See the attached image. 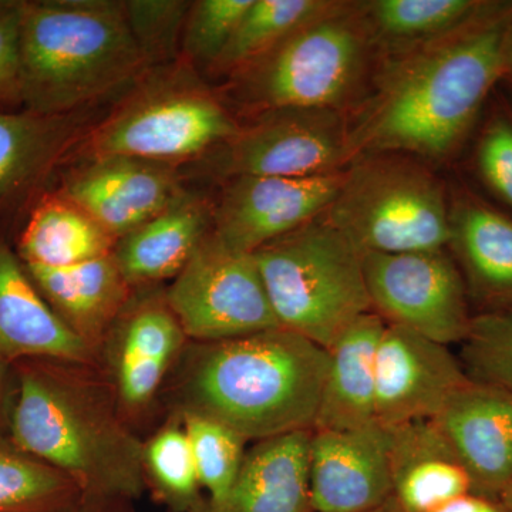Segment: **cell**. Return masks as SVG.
I'll use <instances>...</instances> for the list:
<instances>
[{"label": "cell", "instance_id": "1", "mask_svg": "<svg viewBox=\"0 0 512 512\" xmlns=\"http://www.w3.org/2000/svg\"><path fill=\"white\" fill-rule=\"evenodd\" d=\"M511 23L512 0H490L450 35L380 55L369 93L349 116L355 157L396 151L429 164L456 157L504 80Z\"/></svg>", "mask_w": 512, "mask_h": 512}, {"label": "cell", "instance_id": "2", "mask_svg": "<svg viewBox=\"0 0 512 512\" xmlns=\"http://www.w3.org/2000/svg\"><path fill=\"white\" fill-rule=\"evenodd\" d=\"M23 362L10 409V440L62 471L89 500L136 498L146 485L144 444L113 392L67 363Z\"/></svg>", "mask_w": 512, "mask_h": 512}, {"label": "cell", "instance_id": "3", "mask_svg": "<svg viewBox=\"0 0 512 512\" xmlns=\"http://www.w3.org/2000/svg\"><path fill=\"white\" fill-rule=\"evenodd\" d=\"M328 350L285 328L197 343L178 380L181 412L259 441L312 430Z\"/></svg>", "mask_w": 512, "mask_h": 512}, {"label": "cell", "instance_id": "4", "mask_svg": "<svg viewBox=\"0 0 512 512\" xmlns=\"http://www.w3.org/2000/svg\"><path fill=\"white\" fill-rule=\"evenodd\" d=\"M123 0L23 2L22 106L42 116L82 113L150 72Z\"/></svg>", "mask_w": 512, "mask_h": 512}, {"label": "cell", "instance_id": "5", "mask_svg": "<svg viewBox=\"0 0 512 512\" xmlns=\"http://www.w3.org/2000/svg\"><path fill=\"white\" fill-rule=\"evenodd\" d=\"M380 50L359 2L332 6L286 36L218 90L239 121L288 107L350 116L365 100Z\"/></svg>", "mask_w": 512, "mask_h": 512}, {"label": "cell", "instance_id": "6", "mask_svg": "<svg viewBox=\"0 0 512 512\" xmlns=\"http://www.w3.org/2000/svg\"><path fill=\"white\" fill-rule=\"evenodd\" d=\"M239 128L218 90L180 60L151 69L84 133L72 154L77 161L119 156L178 167L202 160Z\"/></svg>", "mask_w": 512, "mask_h": 512}, {"label": "cell", "instance_id": "7", "mask_svg": "<svg viewBox=\"0 0 512 512\" xmlns=\"http://www.w3.org/2000/svg\"><path fill=\"white\" fill-rule=\"evenodd\" d=\"M279 326L328 350L372 311L363 254L325 214L254 252Z\"/></svg>", "mask_w": 512, "mask_h": 512}, {"label": "cell", "instance_id": "8", "mask_svg": "<svg viewBox=\"0 0 512 512\" xmlns=\"http://www.w3.org/2000/svg\"><path fill=\"white\" fill-rule=\"evenodd\" d=\"M325 217L362 254L440 251L450 241L446 183L426 161L396 151L357 154Z\"/></svg>", "mask_w": 512, "mask_h": 512}, {"label": "cell", "instance_id": "9", "mask_svg": "<svg viewBox=\"0 0 512 512\" xmlns=\"http://www.w3.org/2000/svg\"><path fill=\"white\" fill-rule=\"evenodd\" d=\"M355 158L349 117L320 107H288L242 121L234 137L197 161L222 183L235 177L339 173Z\"/></svg>", "mask_w": 512, "mask_h": 512}, {"label": "cell", "instance_id": "10", "mask_svg": "<svg viewBox=\"0 0 512 512\" xmlns=\"http://www.w3.org/2000/svg\"><path fill=\"white\" fill-rule=\"evenodd\" d=\"M185 336L197 343L279 328L254 254L207 235L165 291Z\"/></svg>", "mask_w": 512, "mask_h": 512}, {"label": "cell", "instance_id": "11", "mask_svg": "<svg viewBox=\"0 0 512 512\" xmlns=\"http://www.w3.org/2000/svg\"><path fill=\"white\" fill-rule=\"evenodd\" d=\"M372 311L441 345H461L474 313L453 256L440 251L363 254Z\"/></svg>", "mask_w": 512, "mask_h": 512}, {"label": "cell", "instance_id": "12", "mask_svg": "<svg viewBox=\"0 0 512 512\" xmlns=\"http://www.w3.org/2000/svg\"><path fill=\"white\" fill-rule=\"evenodd\" d=\"M343 171L313 177H235L214 202L212 234L225 247L254 254L268 242L325 214Z\"/></svg>", "mask_w": 512, "mask_h": 512}, {"label": "cell", "instance_id": "13", "mask_svg": "<svg viewBox=\"0 0 512 512\" xmlns=\"http://www.w3.org/2000/svg\"><path fill=\"white\" fill-rule=\"evenodd\" d=\"M468 379L450 346L386 323L376 352L377 426L434 419Z\"/></svg>", "mask_w": 512, "mask_h": 512}, {"label": "cell", "instance_id": "14", "mask_svg": "<svg viewBox=\"0 0 512 512\" xmlns=\"http://www.w3.org/2000/svg\"><path fill=\"white\" fill-rule=\"evenodd\" d=\"M187 339L163 289L138 286L103 345L109 348L111 392L127 412L146 409Z\"/></svg>", "mask_w": 512, "mask_h": 512}, {"label": "cell", "instance_id": "15", "mask_svg": "<svg viewBox=\"0 0 512 512\" xmlns=\"http://www.w3.org/2000/svg\"><path fill=\"white\" fill-rule=\"evenodd\" d=\"M183 190L177 165L119 156L79 161L63 175L59 188L117 241Z\"/></svg>", "mask_w": 512, "mask_h": 512}, {"label": "cell", "instance_id": "16", "mask_svg": "<svg viewBox=\"0 0 512 512\" xmlns=\"http://www.w3.org/2000/svg\"><path fill=\"white\" fill-rule=\"evenodd\" d=\"M312 512H367L393 497L382 427L313 429L309 444Z\"/></svg>", "mask_w": 512, "mask_h": 512}, {"label": "cell", "instance_id": "17", "mask_svg": "<svg viewBox=\"0 0 512 512\" xmlns=\"http://www.w3.org/2000/svg\"><path fill=\"white\" fill-rule=\"evenodd\" d=\"M453 256L477 313L512 309V217L466 184L451 185ZM476 315V313H474Z\"/></svg>", "mask_w": 512, "mask_h": 512}, {"label": "cell", "instance_id": "18", "mask_svg": "<svg viewBox=\"0 0 512 512\" xmlns=\"http://www.w3.org/2000/svg\"><path fill=\"white\" fill-rule=\"evenodd\" d=\"M433 420L466 468L474 494L500 500L512 478V393L468 379Z\"/></svg>", "mask_w": 512, "mask_h": 512}, {"label": "cell", "instance_id": "19", "mask_svg": "<svg viewBox=\"0 0 512 512\" xmlns=\"http://www.w3.org/2000/svg\"><path fill=\"white\" fill-rule=\"evenodd\" d=\"M0 359L90 366L96 352L67 328L30 278L19 255L0 238Z\"/></svg>", "mask_w": 512, "mask_h": 512}, {"label": "cell", "instance_id": "20", "mask_svg": "<svg viewBox=\"0 0 512 512\" xmlns=\"http://www.w3.org/2000/svg\"><path fill=\"white\" fill-rule=\"evenodd\" d=\"M312 430L255 441L231 490L218 503L201 500L183 512H312Z\"/></svg>", "mask_w": 512, "mask_h": 512}, {"label": "cell", "instance_id": "21", "mask_svg": "<svg viewBox=\"0 0 512 512\" xmlns=\"http://www.w3.org/2000/svg\"><path fill=\"white\" fill-rule=\"evenodd\" d=\"M383 430L393 498L404 512H433L474 493L466 468L436 421H410Z\"/></svg>", "mask_w": 512, "mask_h": 512}, {"label": "cell", "instance_id": "22", "mask_svg": "<svg viewBox=\"0 0 512 512\" xmlns=\"http://www.w3.org/2000/svg\"><path fill=\"white\" fill-rule=\"evenodd\" d=\"M25 266L50 308L97 352L134 291L114 255L63 268Z\"/></svg>", "mask_w": 512, "mask_h": 512}, {"label": "cell", "instance_id": "23", "mask_svg": "<svg viewBox=\"0 0 512 512\" xmlns=\"http://www.w3.org/2000/svg\"><path fill=\"white\" fill-rule=\"evenodd\" d=\"M214 202L184 190L168 207L117 241L114 258L134 288L174 279L212 231Z\"/></svg>", "mask_w": 512, "mask_h": 512}, {"label": "cell", "instance_id": "24", "mask_svg": "<svg viewBox=\"0 0 512 512\" xmlns=\"http://www.w3.org/2000/svg\"><path fill=\"white\" fill-rule=\"evenodd\" d=\"M80 113L0 110V214L28 200L84 136Z\"/></svg>", "mask_w": 512, "mask_h": 512}, {"label": "cell", "instance_id": "25", "mask_svg": "<svg viewBox=\"0 0 512 512\" xmlns=\"http://www.w3.org/2000/svg\"><path fill=\"white\" fill-rule=\"evenodd\" d=\"M384 326L377 313H366L330 346L313 429L356 430L376 424V352Z\"/></svg>", "mask_w": 512, "mask_h": 512}, {"label": "cell", "instance_id": "26", "mask_svg": "<svg viewBox=\"0 0 512 512\" xmlns=\"http://www.w3.org/2000/svg\"><path fill=\"white\" fill-rule=\"evenodd\" d=\"M117 239L62 192L43 195L18 242L23 264L63 268L113 254Z\"/></svg>", "mask_w": 512, "mask_h": 512}, {"label": "cell", "instance_id": "27", "mask_svg": "<svg viewBox=\"0 0 512 512\" xmlns=\"http://www.w3.org/2000/svg\"><path fill=\"white\" fill-rule=\"evenodd\" d=\"M490 0H366L359 2L380 55L424 45L463 28Z\"/></svg>", "mask_w": 512, "mask_h": 512}, {"label": "cell", "instance_id": "28", "mask_svg": "<svg viewBox=\"0 0 512 512\" xmlns=\"http://www.w3.org/2000/svg\"><path fill=\"white\" fill-rule=\"evenodd\" d=\"M333 0H252L224 52L207 72L222 82L332 6Z\"/></svg>", "mask_w": 512, "mask_h": 512}, {"label": "cell", "instance_id": "29", "mask_svg": "<svg viewBox=\"0 0 512 512\" xmlns=\"http://www.w3.org/2000/svg\"><path fill=\"white\" fill-rule=\"evenodd\" d=\"M89 501L62 471L0 439V512H72Z\"/></svg>", "mask_w": 512, "mask_h": 512}, {"label": "cell", "instance_id": "30", "mask_svg": "<svg viewBox=\"0 0 512 512\" xmlns=\"http://www.w3.org/2000/svg\"><path fill=\"white\" fill-rule=\"evenodd\" d=\"M202 488L211 503L221 501L237 480L247 454L248 440L237 431L200 414L181 412Z\"/></svg>", "mask_w": 512, "mask_h": 512}, {"label": "cell", "instance_id": "31", "mask_svg": "<svg viewBox=\"0 0 512 512\" xmlns=\"http://www.w3.org/2000/svg\"><path fill=\"white\" fill-rule=\"evenodd\" d=\"M144 471L177 512L200 503V478L183 423L168 424L144 444Z\"/></svg>", "mask_w": 512, "mask_h": 512}, {"label": "cell", "instance_id": "32", "mask_svg": "<svg viewBox=\"0 0 512 512\" xmlns=\"http://www.w3.org/2000/svg\"><path fill=\"white\" fill-rule=\"evenodd\" d=\"M252 0H195L181 37V62L207 74L224 52Z\"/></svg>", "mask_w": 512, "mask_h": 512}, {"label": "cell", "instance_id": "33", "mask_svg": "<svg viewBox=\"0 0 512 512\" xmlns=\"http://www.w3.org/2000/svg\"><path fill=\"white\" fill-rule=\"evenodd\" d=\"M460 346L461 365L470 379L512 393V309L476 313Z\"/></svg>", "mask_w": 512, "mask_h": 512}, {"label": "cell", "instance_id": "34", "mask_svg": "<svg viewBox=\"0 0 512 512\" xmlns=\"http://www.w3.org/2000/svg\"><path fill=\"white\" fill-rule=\"evenodd\" d=\"M190 0H124L128 26L150 69L180 62Z\"/></svg>", "mask_w": 512, "mask_h": 512}, {"label": "cell", "instance_id": "35", "mask_svg": "<svg viewBox=\"0 0 512 512\" xmlns=\"http://www.w3.org/2000/svg\"><path fill=\"white\" fill-rule=\"evenodd\" d=\"M488 104L473 148V168L480 183L512 211V104Z\"/></svg>", "mask_w": 512, "mask_h": 512}, {"label": "cell", "instance_id": "36", "mask_svg": "<svg viewBox=\"0 0 512 512\" xmlns=\"http://www.w3.org/2000/svg\"><path fill=\"white\" fill-rule=\"evenodd\" d=\"M23 2H0V109L22 106Z\"/></svg>", "mask_w": 512, "mask_h": 512}, {"label": "cell", "instance_id": "37", "mask_svg": "<svg viewBox=\"0 0 512 512\" xmlns=\"http://www.w3.org/2000/svg\"><path fill=\"white\" fill-rule=\"evenodd\" d=\"M433 512H512L507 505L495 498L483 497L478 494H467L451 501Z\"/></svg>", "mask_w": 512, "mask_h": 512}, {"label": "cell", "instance_id": "38", "mask_svg": "<svg viewBox=\"0 0 512 512\" xmlns=\"http://www.w3.org/2000/svg\"><path fill=\"white\" fill-rule=\"evenodd\" d=\"M9 363L0 359V423L5 413L6 393H8V370Z\"/></svg>", "mask_w": 512, "mask_h": 512}, {"label": "cell", "instance_id": "39", "mask_svg": "<svg viewBox=\"0 0 512 512\" xmlns=\"http://www.w3.org/2000/svg\"><path fill=\"white\" fill-rule=\"evenodd\" d=\"M503 82L512 83V23L505 43V76Z\"/></svg>", "mask_w": 512, "mask_h": 512}, {"label": "cell", "instance_id": "40", "mask_svg": "<svg viewBox=\"0 0 512 512\" xmlns=\"http://www.w3.org/2000/svg\"><path fill=\"white\" fill-rule=\"evenodd\" d=\"M113 503L114 501H89V503L80 507L79 510L72 512H113L110 507Z\"/></svg>", "mask_w": 512, "mask_h": 512}, {"label": "cell", "instance_id": "41", "mask_svg": "<svg viewBox=\"0 0 512 512\" xmlns=\"http://www.w3.org/2000/svg\"><path fill=\"white\" fill-rule=\"evenodd\" d=\"M367 512H404L402 508H400V505L394 501V498H390L387 503H384L383 505H380V507L375 508V510H370Z\"/></svg>", "mask_w": 512, "mask_h": 512}, {"label": "cell", "instance_id": "42", "mask_svg": "<svg viewBox=\"0 0 512 512\" xmlns=\"http://www.w3.org/2000/svg\"><path fill=\"white\" fill-rule=\"evenodd\" d=\"M500 501L504 505H507V507L512 511V478L510 483L507 484V487L504 488L503 493H501Z\"/></svg>", "mask_w": 512, "mask_h": 512}, {"label": "cell", "instance_id": "43", "mask_svg": "<svg viewBox=\"0 0 512 512\" xmlns=\"http://www.w3.org/2000/svg\"><path fill=\"white\" fill-rule=\"evenodd\" d=\"M505 86L508 87V90L512 93V83L511 82H504Z\"/></svg>", "mask_w": 512, "mask_h": 512}]
</instances>
